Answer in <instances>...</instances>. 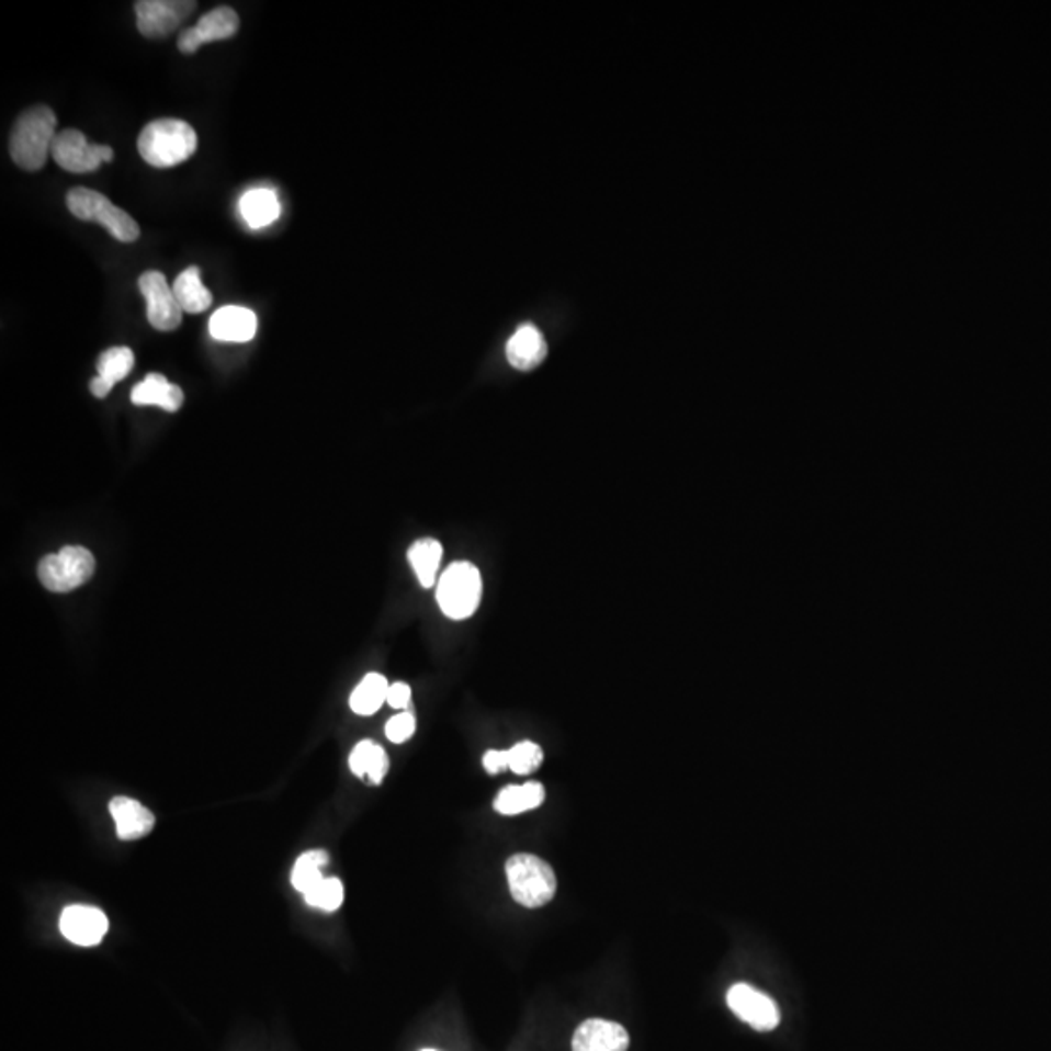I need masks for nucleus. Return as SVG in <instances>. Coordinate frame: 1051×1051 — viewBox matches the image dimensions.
<instances>
[{
  "label": "nucleus",
  "instance_id": "nucleus-18",
  "mask_svg": "<svg viewBox=\"0 0 1051 1051\" xmlns=\"http://www.w3.org/2000/svg\"><path fill=\"white\" fill-rule=\"evenodd\" d=\"M349 767L354 776L366 779L369 783L380 784L388 773V754L376 742L362 741L351 751Z\"/></svg>",
  "mask_w": 1051,
  "mask_h": 1051
},
{
  "label": "nucleus",
  "instance_id": "nucleus-7",
  "mask_svg": "<svg viewBox=\"0 0 1051 1051\" xmlns=\"http://www.w3.org/2000/svg\"><path fill=\"white\" fill-rule=\"evenodd\" d=\"M53 160L70 173L95 172L105 162H112L113 148L90 143L78 129L60 131L52 150Z\"/></svg>",
  "mask_w": 1051,
  "mask_h": 1051
},
{
  "label": "nucleus",
  "instance_id": "nucleus-29",
  "mask_svg": "<svg viewBox=\"0 0 1051 1051\" xmlns=\"http://www.w3.org/2000/svg\"><path fill=\"white\" fill-rule=\"evenodd\" d=\"M483 767L487 773L491 776H497L500 771L505 769H510V754L509 750H489L485 756H483Z\"/></svg>",
  "mask_w": 1051,
  "mask_h": 1051
},
{
  "label": "nucleus",
  "instance_id": "nucleus-28",
  "mask_svg": "<svg viewBox=\"0 0 1051 1051\" xmlns=\"http://www.w3.org/2000/svg\"><path fill=\"white\" fill-rule=\"evenodd\" d=\"M415 726H417V723H415L414 713L404 711V713L389 719L388 724H386V736L394 744H404L414 736Z\"/></svg>",
  "mask_w": 1051,
  "mask_h": 1051
},
{
  "label": "nucleus",
  "instance_id": "nucleus-19",
  "mask_svg": "<svg viewBox=\"0 0 1051 1051\" xmlns=\"http://www.w3.org/2000/svg\"><path fill=\"white\" fill-rule=\"evenodd\" d=\"M173 294L180 302L181 310L188 314H201L213 304V294L201 281V269L188 268L173 281Z\"/></svg>",
  "mask_w": 1051,
  "mask_h": 1051
},
{
  "label": "nucleus",
  "instance_id": "nucleus-21",
  "mask_svg": "<svg viewBox=\"0 0 1051 1051\" xmlns=\"http://www.w3.org/2000/svg\"><path fill=\"white\" fill-rule=\"evenodd\" d=\"M545 799L542 783L510 784L500 791L495 801V811L505 816H517L522 812L534 811Z\"/></svg>",
  "mask_w": 1051,
  "mask_h": 1051
},
{
  "label": "nucleus",
  "instance_id": "nucleus-17",
  "mask_svg": "<svg viewBox=\"0 0 1051 1051\" xmlns=\"http://www.w3.org/2000/svg\"><path fill=\"white\" fill-rule=\"evenodd\" d=\"M131 402L135 406H156L162 407L165 411L176 414L183 406V389L176 384H170L162 374H148L147 378L138 382L137 386L131 392Z\"/></svg>",
  "mask_w": 1051,
  "mask_h": 1051
},
{
  "label": "nucleus",
  "instance_id": "nucleus-3",
  "mask_svg": "<svg viewBox=\"0 0 1051 1051\" xmlns=\"http://www.w3.org/2000/svg\"><path fill=\"white\" fill-rule=\"evenodd\" d=\"M67 207L70 215L77 216L84 223H95L104 226L113 238L123 244H133L140 236L137 221L127 215L123 208L113 205L110 199L88 188H75L67 193Z\"/></svg>",
  "mask_w": 1051,
  "mask_h": 1051
},
{
  "label": "nucleus",
  "instance_id": "nucleus-1",
  "mask_svg": "<svg viewBox=\"0 0 1051 1051\" xmlns=\"http://www.w3.org/2000/svg\"><path fill=\"white\" fill-rule=\"evenodd\" d=\"M57 129V115L49 105H34L18 117L10 133V156L26 172H37L47 165Z\"/></svg>",
  "mask_w": 1051,
  "mask_h": 1051
},
{
  "label": "nucleus",
  "instance_id": "nucleus-20",
  "mask_svg": "<svg viewBox=\"0 0 1051 1051\" xmlns=\"http://www.w3.org/2000/svg\"><path fill=\"white\" fill-rule=\"evenodd\" d=\"M240 215L250 228H265L273 225L281 215V203L275 191L251 190L240 199Z\"/></svg>",
  "mask_w": 1051,
  "mask_h": 1051
},
{
  "label": "nucleus",
  "instance_id": "nucleus-16",
  "mask_svg": "<svg viewBox=\"0 0 1051 1051\" xmlns=\"http://www.w3.org/2000/svg\"><path fill=\"white\" fill-rule=\"evenodd\" d=\"M547 354V343L540 329L524 324L515 331L507 343V359L517 371H532L542 364Z\"/></svg>",
  "mask_w": 1051,
  "mask_h": 1051
},
{
  "label": "nucleus",
  "instance_id": "nucleus-22",
  "mask_svg": "<svg viewBox=\"0 0 1051 1051\" xmlns=\"http://www.w3.org/2000/svg\"><path fill=\"white\" fill-rule=\"evenodd\" d=\"M407 560H409V565L415 570L422 588L434 586L440 561H442V545H440L439 540L422 538L419 542H415L407 552Z\"/></svg>",
  "mask_w": 1051,
  "mask_h": 1051
},
{
  "label": "nucleus",
  "instance_id": "nucleus-5",
  "mask_svg": "<svg viewBox=\"0 0 1051 1051\" xmlns=\"http://www.w3.org/2000/svg\"><path fill=\"white\" fill-rule=\"evenodd\" d=\"M482 573L467 561L452 563L437 586V602L450 620H467L482 602Z\"/></svg>",
  "mask_w": 1051,
  "mask_h": 1051
},
{
  "label": "nucleus",
  "instance_id": "nucleus-8",
  "mask_svg": "<svg viewBox=\"0 0 1051 1051\" xmlns=\"http://www.w3.org/2000/svg\"><path fill=\"white\" fill-rule=\"evenodd\" d=\"M195 9L197 2L191 0H138L135 2L138 32L148 39L168 37Z\"/></svg>",
  "mask_w": 1051,
  "mask_h": 1051
},
{
  "label": "nucleus",
  "instance_id": "nucleus-27",
  "mask_svg": "<svg viewBox=\"0 0 1051 1051\" xmlns=\"http://www.w3.org/2000/svg\"><path fill=\"white\" fill-rule=\"evenodd\" d=\"M509 754L510 771H515L517 776H530L542 766L543 750L534 742H518L517 746L510 748Z\"/></svg>",
  "mask_w": 1051,
  "mask_h": 1051
},
{
  "label": "nucleus",
  "instance_id": "nucleus-9",
  "mask_svg": "<svg viewBox=\"0 0 1051 1051\" xmlns=\"http://www.w3.org/2000/svg\"><path fill=\"white\" fill-rule=\"evenodd\" d=\"M138 291L147 302V319L152 328L158 331H173L180 328L183 310L173 294L172 286L168 285L165 273L145 271L138 276Z\"/></svg>",
  "mask_w": 1051,
  "mask_h": 1051
},
{
  "label": "nucleus",
  "instance_id": "nucleus-11",
  "mask_svg": "<svg viewBox=\"0 0 1051 1051\" xmlns=\"http://www.w3.org/2000/svg\"><path fill=\"white\" fill-rule=\"evenodd\" d=\"M238 30H240V18L236 14V10L230 7H218L203 14L195 26L180 35L178 49L183 55H193L205 44L230 39L238 34Z\"/></svg>",
  "mask_w": 1051,
  "mask_h": 1051
},
{
  "label": "nucleus",
  "instance_id": "nucleus-26",
  "mask_svg": "<svg viewBox=\"0 0 1051 1051\" xmlns=\"http://www.w3.org/2000/svg\"><path fill=\"white\" fill-rule=\"evenodd\" d=\"M343 884L339 879H324L319 884L312 888L310 892L304 894L306 904L312 907H318L324 912H337L343 904Z\"/></svg>",
  "mask_w": 1051,
  "mask_h": 1051
},
{
  "label": "nucleus",
  "instance_id": "nucleus-23",
  "mask_svg": "<svg viewBox=\"0 0 1051 1051\" xmlns=\"http://www.w3.org/2000/svg\"><path fill=\"white\" fill-rule=\"evenodd\" d=\"M389 683L382 674H369L354 688L349 705L357 715H374L384 701H388Z\"/></svg>",
  "mask_w": 1051,
  "mask_h": 1051
},
{
  "label": "nucleus",
  "instance_id": "nucleus-15",
  "mask_svg": "<svg viewBox=\"0 0 1051 1051\" xmlns=\"http://www.w3.org/2000/svg\"><path fill=\"white\" fill-rule=\"evenodd\" d=\"M110 812L123 841L140 839L155 829V814L129 796H115L110 802Z\"/></svg>",
  "mask_w": 1051,
  "mask_h": 1051
},
{
  "label": "nucleus",
  "instance_id": "nucleus-31",
  "mask_svg": "<svg viewBox=\"0 0 1051 1051\" xmlns=\"http://www.w3.org/2000/svg\"><path fill=\"white\" fill-rule=\"evenodd\" d=\"M112 388L113 384H110V382L102 378V376H95V378L90 382V392H92L98 399H104V397H108V394L112 392Z\"/></svg>",
  "mask_w": 1051,
  "mask_h": 1051
},
{
  "label": "nucleus",
  "instance_id": "nucleus-32",
  "mask_svg": "<svg viewBox=\"0 0 1051 1051\" xmlns=\"http://www.w3.org/2000/svg\"><path fill=\"white\" fill-rule=\"evenodd\" d=\"M422 1051H437V1050H422Z\"/></svg>",
  "mask_w": 1051,
  "mask_h": 1051
},
{
  "label": "nucleus",
  "instance_id": "nucleus-12",
  "mask_svg": "<svg viewBox=\"0 0 1051 1051\" xmlns=\"http://www.w3.org/2000/svg\"><path fill=\"white\" fill-rule=\"evenodd\" d=\"M59 927L65 939L78 947H95L104 940L110 923L104 912L98 907L69 905L60 915Z\"/></svg>",
  "mask_w": 1051,
  "mask_h": 1051
},
{
  "label": "nucleus",
  "instance_id": "nucleus-30",
  "mask_svg": "<svg viewBox=\"0 0 1051 1051\" xmlns=\"http://www.w3.org/2000/svg\"><path fill=\"white\" fill-rule=\"evenodd\" d=\"M409 701H411V688H409L407 683L397 681V683L389 686L388 701H386L389 707L404 711V709H407V705H409Z\"/></svg>",
  "mask_w": 1051,
  "mask_h": 1051
},
{
  "label": "nucleus",
  "instance_id": "nucleus-14",
  "mask_svg": "<svg viewBox=\"0 0 1051 1051\" xmlns=\"http://www.w3.org/2000/svg\"><path fill=\"white\" fill-rule=\"evenodd\" d=\"M208 331L218 341L246 343L256 337L258 316L250 308L225 306L208 319Z\"/></svg>",
  "mask_w": 1051,
  "mask_h": 1051
},
{
  "label": "nucleus",
  "instance_id": "nucleus-25",
  "mask_svg": "<svg viewBox=\"0 0 1051 1051\" xmlns=\"http://www.w3.org/2000/svg\"><path fill=\"white\" fill-rule=\"evenodd\" d=\"M135 366V354L129 347H112L98 357V376L108 380L110 384H117L127 378Z\"/></svg>",
  "mask_w": 1051,
  "mask_h": 1051
},
{
  "label": "nucleus",
  "instance_id": "nucleus-10",
  "mask_svg": "<svg viewBox=\"0 0 1051 1051\" xmlns=\"http://www.w3.org/2000/svg\"><path fill=\"white\" fill-rule=\"evenodd\" d=\"M726 1003L736 1017L759 1032H769L781 1022L776 1001L748 983L733 985L726 993Z\"/></svg>",
  "mask_w": 1051,
  "mask_h": 1051
},
{
  "label": "nucleus",
  "instance_id": "nucleus-24",
  "mask_svg": "<svg viewBox=\"0 0 1051 1051\" xmlns=\"http://www.w3.org/2000/svg\"><path fill=\"white\" fill-rule=\"evenodd\" d=\"M328 861L326 851H306L301 855L298 861L294 862L293 874H291L294 890H298L301 894L310 892L312 888L324 880L321 869L328 864Z\"/></svg>",
  "mask_w": 1051,
  "mask_h": 1051
},
{
  "label": "nucleus",
  "instance_id": "nucleus-2",
  "mask_svg": "<svg viewBox=\"0 0 1051 1051\" xmlns=\"http://www.w3.org/2000/svg\"><path fill=\"white\" fill-rule=\"evenodd\" d=\"M199 138L190 123L172 117L150 121L138 135L140 158L155 168H173L197 152Z\"/></svg>",
  "mask_w": 1051,
  "mask_h": 1051
},
{
  "label": "nucleus",
  "instance_id": "nucleus-13",
  "mask_svg": "<svg viewBox=\"0 0 1051 1051\" xmlns=\"http://www.w3.org/2000/svg\"><path fill=\"white\" fill-rule=\"evenodd\" d=\"M630 1035L623 1026L602 1018H590L573 1036V1051H628Z\"/></svg>",
  "mask_w": 1051,
  "mask_h": 1051
},
{
  "label": "nucleus",
  "instance_id": "nucleus-6",
  "mask_svg": "<svg viewBox=\"0 0 1051 1051\" xmlns=\"http://www.w3.org/2000/svg\"><path fill=\"white\" fill-rule=\"evenodd\" d=\"M95 569L94 555L87 547L67 545L60 552L47 555L37 567V577L52 592H70L87 585Z\"/></svg>",
  "mask_w": 1051,
  "mask_h": 1051
},
{
  "label": "nucleus",
  "instance_id": "nucleus-4",
  "mask_svg": "<svg viewBox=\"0 0 1051 1051\" xmlns=\"http://www.w3.org/2000/svg\"><path fill=\"white\" fill-rule=\"evenodd\" d=\"M510 894L524 907L550 904L557 892L555 872L547 862L530 854H518L507 861Z\"/></svg>",
  "mask_w": 1051,
  "mask_h": 1051
}]
</instances>
